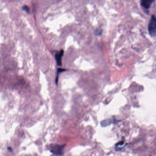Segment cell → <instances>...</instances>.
Listing matches in <instances>:
<instances>
[{
    "mask_svg": "<svg viewBox=\"0 0 156 156\" xmlns=\"http://www.w3.org/2000/svg\"><path fill=\"white\" fill-rule=\"evenodd\" d=\"M65 145H60L58 144L50 145L49 146V150L51 153L55 155L62 156L64 153Z\"/></svg>",
    "mask_w": 156,
    "mask_h": 156,
    "instance_id": "6da1fadb",
    "label": "cell"
},
{
    "mask_svg": "<svg viewBox=\"0 0 156 156\" xmlns=\"http://www.w3.org/2000/svg\"><path fill=\"white\" fill-rule=\"evenodd\" d=\"M148 30L151 37L156 36V16L154 15L151 16L148 24Z\"/></svg>",
    "mask_w": 156,
    "mask_h": 156,
    "instance_id": "7a4b0ae2",
    "label": "cell"
},
{
    "mask_svg": "<svg viewBox=\"0 0 156 156\" xmlns=\"http://www.w3.org/2000/svg\"><path fill=\"white\" fill-rule=\"evenodd\" d=\"M63 55H64V51L63 50L57 51L56 53L55 58L58 66H61L62 65V58Z\"/></svg>",
    "mask_w": 156,
    "mask_h": 156,
    "instance_id": "3957f363",
    "label": "cell"
},
{
    "mask_svg": "<svg viewBox=\"0 0 156 156\" xmlns=\"http://www.w3.org/2000/svg\"><path fill=\"white\" fill-rule=\"evenodd\" d=\"M155 1V0H140V3L142 7L144 9H148Z\"/></svg>",
    "mask_w": 156,
    "mask_h": 156,
    "instance_id": "277c9868",
    "label": "cell"
},
{
    "mask_svg": "<svg viewBox=\"0 0 156 156\" xmlns=\"http://www.w3.org/2000/svg\"><path fill=\"white\" fill-rule=\"evenodd\" d=\"M115 122V120L112 119H108L104 120L101 122V125L103 127H106L110 125Z\"/></svg>",
    "mask_w": 156,
    "mask_h": 156,
    "instance_id": "5b68a950",
    "label": "cell"
},
{
    "mask_svg": "<svg viewBox=\"0 0 156 156\" xmlns=\"http://www.w3.org/2000/svg\"><path fill=\"white\" fill-rule=\"evenodd\" d=\"M124 144V141H121V142H119L117 143L116 145H115V149L116 151H119V150H121L122 149V147L123 146Z\"/></svg>",
    "mask_w": 156,
    "mask_h": 156,
    "instance_id": "8992f818",
    "label": "cell"
},
{
    "mask_svg": "<svg viewBox=\"0 0 156 156\" xmlns=\"http://www.w3.org/2000/svg\"><path fill=\"white\" fill-rule=\"evenodd\" d=\"M65 69H61V68H59L57 70V73L56 75V83L57 84L58 83V75H59V74H60V73H62V72H64V71H65Z\"/></svg>",
    "mask_w": 156,
    "mask_h": 156,
    "instance_id": "52a82bcc",
    "label": "cell"
},
{
    "mask_svg": "<svg viewBox=\"0 0 156 156\" xmlns=\"http://www.w3.org/2000/svg\"><path fill=\"white\" fill-rule=\"evenodd\" d=\"M102 30L101 29H97L95 30L94 32V34H95V35L96 36H100L102 34Z\"/></svg>",
    "mask_w": 156,
    "mask_h": 156,
    "instance_id": "ba28073f",
    "label": "cell"
},
{
    "mask_svg": "<svg viewBox=\"0 0 156 156\" xmlns=\"http://www.w3.org/2000/svg\"><path fill=\"white\" fill-rule=\"evenodd\" d=\"M23 9L25 11H26L27 12H29V9H28V7L27 6H24L23 7Z\"/></svg>",
    "mask_w": 156,
    "mask_h": 156,
    "instance_id": "9c48e42d",
    "label": "cell"
}]
</instances>
